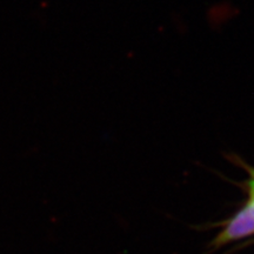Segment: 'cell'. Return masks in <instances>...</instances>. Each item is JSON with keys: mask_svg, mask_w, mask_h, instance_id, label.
Here are the masks:
<instances>
[{"mask_svg": "<svg viewBox=\"0 0 254 254\" xmlns=\"http://www.w3.org/2000/svg\"><path fill=\"white\" fill-rule=\"evenodd\" d=\"M254 236V202L249 199L237 213H234L215 236L212 245L221 247Z\"/></svg>", "mask_w": 254, "mask_h": 254, "instance_id": "6da1fadb", "label": "cell"}, {"mask_svg": "<svg viewBox=\"0 0 254 254\" xmlns=\"http://www.w3.org/2000/svg\"><path fill=\"white\" fill-rule=\"evenodd\" d=\"M247 168V172L250 174V180L249 182L254 183V167H246Z\"/></svg>", "mask_w": 254, "mask_h": 254, "instance_id": "7a4b0ae2", "label": "cell"}]
</instances>
